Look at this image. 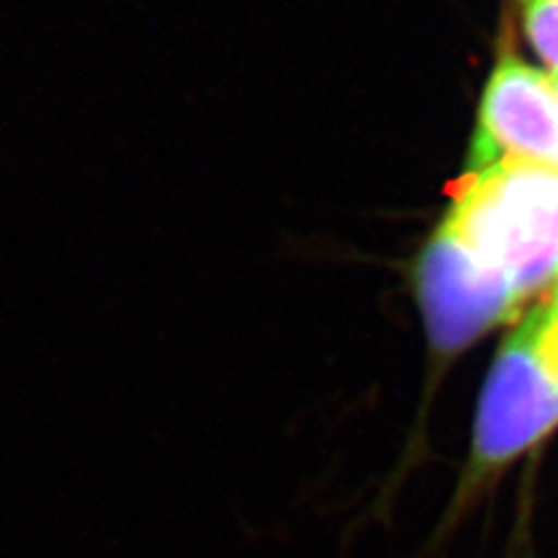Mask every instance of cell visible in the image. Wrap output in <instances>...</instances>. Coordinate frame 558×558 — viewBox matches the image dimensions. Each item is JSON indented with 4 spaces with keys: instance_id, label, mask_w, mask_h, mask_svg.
Masks as SVG:
<instances>
[{
    "instance_id": "6da1fadb",
    "label": "cell",
    "mask_w": 558,
    "mask_h": 558,
    "mask_svg": "<svg viewBox=\"0 0 558 558\" xmlns=\"http://www.w3.org/2000/svg\"><path fill=\"white\" fill-rule=\"evenodd\" d=\"M418 252L430 303L475 344L512 324L558 277V172L502 163L459 178Z\"/></svg>"
},
{
    "instance_id": "7a4b0ae2",
    "label": "cell",
    "mask_w": 558,
    "mask_h": 558,
    "mask_svg": "<svg viewBox=\"0 0 558 558\" xmlns=\"http://www.w3.org/2000/svg\"><path fill=\"white\" fill-rule=\"evenodd\" d=\"M558 428V277L523 307L484 379L468 484L510 468Z\"/></svg>"
},
{
    "instance_id": "3957f363",
    "label": "cell",
    "mask_w": 558,
    "mask_h": 558,
    "mask_svg": "<svg viewBox=\"0 0 558 558\" xmlns=\"http://www.w3.org/2000/svg\"><path fill=\"white\" fill-rule=\"evenodd\" d=\"M502 163L558 172V77L502 43L482 96L461 178Z\"/></svg>"
}]
</instances>
